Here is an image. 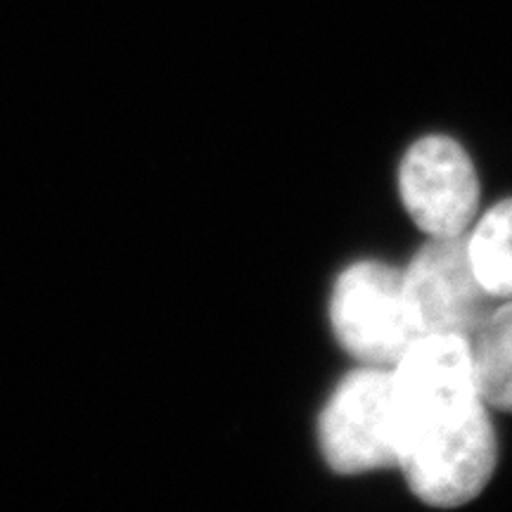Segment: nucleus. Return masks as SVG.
Wrapping results in <instances>:
<instances>
[{
	"instance_id": "obj_4",
	"label": "nucleus",
	"mask_w": 512,
	"mask_h": 512,
	"mask_svg": "<svg viewBox=\"0 0 512 512\" xmlns=\"http://www.w3.org/2000/svg\"><path fill=\"white\" fill-rule=\"evenodd\" d=\"M496 458L494 425L482 403L463 420L408 439L399 467L422 503L458 508L482 494L496 470Z\"/></svg>"
},
{
	"instance_id": "obj_7",
	"label": "nucleus",
	"mask_w": 512,
	"mask_h": 512,
	"mask_svg": "<svg viewBox=\"0 0 512 512\" xmlns=\"http://www.w3.org/2000/svg\"><path fill=\"white\" fill-rule=\"evenodd\" d=\"M479 399L484 406L512 413V299L491 309L470 339Z\"/></svg>"
},
{
	"instance_id": "obj_6",
	"label": "nucleus",
	"mask_w": 512,
	"mask_h": 512,
	"mask_svg": "<svg viewBox=\"0 0 512 512\" xmlns=\"http://www.w3.org/2000/svg\"><path fill=\"white\" fill-rule=\"evenodd\" d=\"M399 192L408 216L430 238L465 235L477 216L475 164L448 136L434 133L408 147L399 166Z\"/></svg>"
},
{
	"instance_id": "obj_5",
	"label": "nucleus",
	"mask_w": 512,
	"mask_h": 512,
	"mask_svg": "<svg viewBox=\"0 0 512 512\" xmlns=\"http://www.w3.org/2000/svg\"><path fill=\"white\" fill-rule=\"evenodd\" d=\"M465 235L430 238L403 271V290L418 335L472 339L494 309V297L472 271Z\"/></svg>"
},
{
	"instance_id": "obj_3",
	"label": "nucleus",
	"mask_w": 512,
	"mask_h": 512,
	"mask_svg": "<svg viewBox=\"0 0 512 512\" xmlns=\"http://www.w3.org/2000/svg\"><path fill=\"white\" fill-rule=\"evenodd\" d=\"M330 323L344 351L366 366H394L418 337L403 271L380 261H358L337 278Z\"/></svg>"
},
{
	"instance_id": "obj_2",
	"label": "nucleus",
	"mask_w": 512,
	"mask_h": 512,
	"mask_svg": "<svg viewBox=\"0 0 512 512\" xmlns=\"http://www.w3.org/2000/svg\"><path fill=\"white\" fill-rule=\"evenodd\" d=\"M401 448L415 434L437 430L482 406L470 339L418 335L392 366ZM401 458V456H399Z\"/></svg>"
},
{
	"instance_id": "obj_1",
	"label": "nucleus",
	"mask_w": 512,
	"mask_h": 512,
	"mask_svg": "<svg viewBox=\"0 0 512 512\" xmlns=\"http://www.w3.org/2000/svg\"><path fill=\"white\" fill-rule=\"evenodd\" d=\"M318 441L337 475L399 467L401 422L392 368L363 366L344 377L320 413Z\"/></svg>"
},
{
	"instance_id": "obj_8",
	"label": "nucleus",
	"mask_w": 512,
	"mask_h": 512,
	"mask_svg": "<svg viewBox=\"0 0 512 512\" xmlns=\"http://www.w3.org/2000/svg\"><path fill=\"white\" fill-rule=\"evenodd\" d=\"M465 240L479 285L494 299H512V197L486 211Z\"/></svg>"
}]
</instances>
